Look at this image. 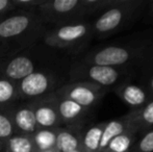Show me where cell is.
Instances as JSON below:
<instances>
[{"label": "cell", "mask_w": 153, "mask_h": 152, "mask_svg": "<svg viewBox=\"0 0 153 152\" xmlns=\"http://www.w3.org/2000/svg\"><path fill=\"white\" fill-rule=\"evenodd\" d=\"M47 30L36 13H10L0 19V56L41 43Z\"/></svg>", "instance_id": "cell-1"}, {"label": "cell", "mask_w": 153, "mask_h": 152, "mask_svg": "<svg viewBox=\"0 0 153 152\" xmlns=\"http://www.w3.org/2000/svg\"><path fill=\"white\" fill-rule=\"evenodd\" d=\"M59 53L42 42L23 50L0 56V77L14 82L44 70L59 68Z\"/></svg>", "instance_id": "cell-2"}, {"label": "cell", "mask_w": 153, "mask_h": 152, "mask_svg": "<svg viewBox=\"0 0 153 152\" xmlns=\"http://www.w3.org/2000/svg\"><path fill=\"white\" fill-rule=\"evenodd\" d=\"M153 59V42L139 40L107 44L89 51L79 61L97 66L129 69Z\"/></svg>", "instance_id": "cell-3"}, {"label": "cell", "mask_w": 153, "mask_h": 152, "mask_svg": "<svg viewBox=\"0 0 153 152\" xmlns=\"http://www.w3.org/2000/svg\"><path fill=\"white\" fill-rule=\"evenodd\" d=\"M147 4L143 0H118L115 5L91 21L94 37L101 40L128 28L146 12Z\"/></svg>", "instance_id": "cell-4"}, {"label": "cell", "mask_w": 153, "mask_h": 152, "mask_svg": "<svg viewBox=\"0 0 153 152\" xmlns=\"http://www.w3.org/2000/svg\"><path fill=\"white\" fill-rule=\"evenodd\" d=\"M94 38L91 21L48 28L42 43L59 53L76 54L82 51Z\"/></svg>", "instance_id": "cell-5"}, {"label": "cell", "mask_w": 153, "mask_h": 152, "mask_svg": "<svg viewBox=\"0 0 153 152\" xmlns=\"http://www.w3.org/2000/svg\"><path fill=\"white\" fill-rule=\"evenodd\" d=\"M131 71L123 68L97 66L76 61L68 67V81H87L100 85L109 92L117 85L126 81L130 77Z\"/></svg>", "instance_id": "cell-6"}, {"label": "cell", "mask_w": 153, "mask_h": 152, "mask_svg": "<svg viewBox=\"0 0 153 152\" xmlns=\"http://www.w3.org/2000/svg\"><path fill=\"white\" fill-rule=\"evenodd\" d=\"M65 81L59 69L32 73L17 82L20 101H34L54 94Z\"/></svg>", "instance_id": "cell-7"}, {"label": "cell", "mask_w": 153, "mask_h": 152, "mask_svg": "<svg viewBox=\"0 0 153 152\" xmlns=\"http://www.w3.org/2000/svg\"><path fill=\"white\" fill-rule=\"evenodd\" d=\"M36 14L48 28L89 21L81 0H44Z\"/></svg>", "instance_id": "cell-8"}, {"label": "cell", "mask_w": 153, "mask_h": 152, "mask_svg": "<svg viewBox=\"0 0 153 152\" xmlns=\"http://www.w3.org/2000/svg\"><path fill=\"white\" fill-rule=\"evenodd\" d=\"M108 90L87 81H66L55 92L57 97L69 99L89 110H94Z\"/></svg>", "instance_id": "cell-9"}, {"label": "cell", "mask_w": 153, "mask_h": 152, "mask_svg": "<svg viewBox=\"0 0 153 152\" xmlns=\"http://www.w3.org/2000/svg\"><path fill=\"white\" fill-rule=\"evenodd\" d=\"M56 105L64 127L83 129L92 118L93 110L83 108L69 99L56 96Z\"/></svg>", "instance_id": "cell-10"}, {"label": "cell", "mask_w": 153, "mask_h": 152, "mask_svg": "<svg viewBox=\"0 0 153 152\" xmlns=\"http://www.w3.org/2000/svg\"><path fill=\"white\" fill-rule=\"evenodd\" d=\"M30 102L32 103L39 128L56 129L59 127H64L59 114V110H57L55 93L42 99Z\"/></svg>", "instance_id": "cell-11"}, {"label": "cell", "mask_w": 153, "mask_h": 152, "mask_svg": "<svg viewBox=\"0 0 153 152\" xmlns=\"http://www.w3.org/2000/svg\"><path fill=\"white\" fill-rule=\"evenodd\" d=\"M8 113L16 133L32 136L39 129L30 101L17 102L8 108Z\"/></svg>", "instance_id": "cell-12"}, {"label": "cell", "mask_w": 153, "mask_h": 152, "mask_svg": "<svg viewBox=\"0 0 153 152\" xmlns=\"http://www.w3.org/2000/svg\"><path fill=\"white\" fill-rule=\"evenodd\" d=\"M111 92H114L129 108V112L141 110L151 100L147 90L141 85H135L129 80L117 85Z\"/></svg>", "instance_id": "cell-13"}, {"label": "cell", "mask_w": 153, "mask_h": 152, "mask_svg": "<svg viewBox=\"0 0 153 152\" xmlns=\"http://www.w3.org/2000/svg\"><path fill=\"white\" fill-rule=\"evenodd\" d=\"M131 127H135V126L133 124V121L131 119V116L129 113L118 118V119L105 122V126L104 129H103L102 136H101L100 141V146H99V152H102L104 150L107 145H108V143L114 138L118 136L119 134L123 133V132L127 131Z\"/></svg>", "instance_id": "cell-14"}, {"label": "cell", "mask_w": 153, "mask_h": 152, "mask_svg": "<svg viewBox=\"0 0 153 152\" xmlns=\"http://www.w3.org/2000/svg\"><path fill=\"white\" fill-rule=\"evenodd\" d=\"M82 129L59 127L57 128L55 152H74L80 149Z\"/></svg>", "instance_id": "cell-15"}, {"label": "cell", "mask_w": 153, "mask_h": 152, "mask_svg": "<svg viewBox=\"0 0 153 152\" xmlns=\"http://www.w3.org/2000/svg\"><path fill=\"white\" fill-rule=\"evenodd\" d=\"M105 122L85 127L81 132L80 150L82 152H99L101 136L104 129Z\"/></svg>", "instance_id": "cell-16"}, {"label": "cell", "mask_w": 153, "mask_h": 152, "mask_svg": "<svg viewBox=\"0 0 153 152\" xmlns=\"http://www.w3.org/2000/svg\"><path fill=\"white\" fill-rule=\"evenodd\" d=\"M139 136L137 127H131L127 131L114 138L102 152H130Z\"/></svg>", "instance_id": "cell-17"}, {"label": "cell", "mask_w": 153, "mask_h": 152, "mask_svg": "<svg viewBox=\"0 0 153 152\" xmlns=\"http://www.w3.org/2000/svg\"><path fill=\"white\" fill-rule=\"evenodd\" d=\"M128 113L131 116L134 126L137 128L139 134L153 128V99L150 100L141 110Z\"/></svg>", "instance_id": "cell-18"}, {"label": "cell", "mask_w": 153, "mask_h": 152, "mask_svg": "<svg viewBox=\"0 0 153 152\" xmlns=\"http://www.w3.org/2000/svg\"><path fill=\"white\" fill-rule=\"evenodd\" d=\"M56 129L39 128L31 136L33 144L38 151H55L56 145Z\"/></svg>", "instance_id": "cell-19"}, {"label": "cell", "mask_w": 153, "mask_h": 152, "mask_svg": "<svg viewBox=\"0 0 153 152\" xmlns=\"http://www.w3.org/2000/svg\"><path fill=\"white\" fill-rule=\"evenodd\" d=\"M19 101L17 82L0 77V108H7Z\"/></svg>", "instance_id": "cell-20"}, {"label": "cell", "mask_w": 153, "mask_h": 152, "mask_svg": "<svg viewBox=\"0 0 153 152\" xmlns=\"http://www.w3.org/2000/svg\"><path fill=\"white\" fill-rule=\"evenodd\" d=\"M3 152H38L31 136L15 133L8 139Z\"/></svg>", "instance_id": "cell-21"}, {"label": "cell", "mask_w": 153, "mask_h": 152, "mask_svg": "<svg viewBox=\"0 0 153 152\" xmlns=\"http://www.w3.org/2000/svg\"><path fill=\"white\" fill-rule=\"evenodd\" d=\"M16 133L7 108H0V151L3 152L4 146L10 136Z\"/></svg>", "instance_id": "cell-22"}, {"label": "cell", "mask_w": 153, "mask_h": 152, "mask_svg": "<svg viewBox=\"0 0 153 152\" xmlns=\"http://www.w3.org/2000/svg\"><path fill=\"white\" fill-rule=\"evenodd\" d=\"M130 152H153V128L137 136Z\"/></svg>", "instance_id": "cell-23"}, {"label": "cell", "mask_w": 153, "mask_h": 152, "mask_svg": "<svg viewBox=\"0 0 153 152\" xmlns=\"http://www.w3.org/2000/svg\"><path fill=\"white\" fill-rule=\"evenodd\" d=\"M15 12L36 13L44 0H12Z\"/></svg>", "instance_id": "cell-24"}, {"label": "cell", "mask_w": 153, "mask_h": 152, "mask_svg": "<svg viewBox=\"0 0 153 152\" xmlns=\"http://www.w3.org/2000/svg\"><path fill=\"white\" fill-rule=\"evenodd\" d=\"M15 12L12 0H0V19Z\"/></svg>", "instance_id": "cell-25"}, {"label": "cell", "mask_w": 153, "mask_h": 152, "mask_svg": "<svg viewBox=\"0 0 153 152\" xmlns=\"http://www.w3.org/2000/svg\"><path fill=\"white\" fill-rule=\"evenodd\" d=\"M143 87L147 90L151 99H153V70L151 71V73L147 76V81H146V83H144Z\"/></svg>", "instance_id": "cell-26"}, {"label": "cell", "mask_w": 153, "mask_h": 152, "mask_svg": "<svg viewBox=\"0 0 153 152\" xmlns=\"http://www.w3.org/2000/svg\"><path fill=\"white\" fill-rule=\"evenodd\" d=\"M147 7L148 8L146 10V12H147V16L149 17V18L153 19V1L148 2Z\"/></svg>", "instance_id": "cell-27"}, {"label": "cell", "mask_w": 153, "mask_h": 152, "mask_svg": "<svg viewBox=\"0 0 153 152\" xmlns=\"http://www.w3.org/2000/svg\"><path fill=\"white\" fill-rule=\"evenodd\" d=\"M38 152H55V151H38Z\"/></svg>", "instance_id": "cell-28"}, {"label": "cell", "mask_w": 153, "mask_h": 152, "mask_svg": "<svg viewBox=\"0 0 153 152\" xmlns=\"http://www.w3.org/2000/svg\"><path fill=\"white\" fill-rule=\"evenodd\" d=\"M74 152H82V151H81L80 149H78V150H76V151H74Z\"/></svg>", "instance_id": "cell-29"}, {"label": "cell", "mask_w": 153, "mask_h": 152, "mask_svg": "<svg viewBox=\"0 0 153 152\" xmlns=\"http://www.w3.org/2000/svg\"><path fill=\"white\" fill-rule=\"evenodd\" d=\"M0 152H1V151H0Z\"/></svg>", "instance_id": "cell-30"}]
</instances>
